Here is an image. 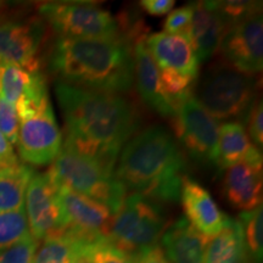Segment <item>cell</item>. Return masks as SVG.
<instances>
[{"mask_svg": "<svg viewBox=\"0 0 263 263\" xmlns=\"http://www.w3.org/2000/svg\"><path fill=\"white\" fill-rule=\"evenodd\" d=\"M65 118L64 145L115 170L118 155L140 126V115L124 94L57 83Z\"/></svg>", "mask_w": 263, "mask_h": 263, "instance_id": "1", "label": "cell"}, {"mask_svg": "<svg viewBox=\"0 0 263 263\" xmlns=\"http://www.w3.org/2000/svg\"><path fill=\"white\" fill-rule=\"evenodd\" d=\"M143 32L112 38H64L52 43L48 68L58 83L84 89L124 94L134 84L133 43Z\"/></svg>", "mask_w": 263, "mask_h": 263, "instance_id": "2", "label": "cell"}, {"mask_svg": "<svg viewBox=\"0 0 263 263\" xmlns=\"http://www.w3.org/2000/svg\"><path fill=\"white\" fill-rule=\"evenodd\" d=\"M188 162L172 132L151 126L139 132L118 155L115 176L126 192L156 202L179 200Z\"/></svg>", "mask_w": 263, "mask_h": 263, "instance_id": "3", "label": "cell"}, {"mask_svg": "<svg viewBox=\"0 0 263 263\" xmlns=\"http://www.w3.org/2000/svg\"><path fill=\"white\" fill-rule=\"evenodd\" d=\"M58 186H65L103 203L114 215L122 205L126 189L115 176V170L62 144L48 171Z\"/></svg>", "mask_w": 263, "mask_h": 263, "instance_id": "4", "label": "cell"}, {"mask_svg": "<svg viewBox=\"0 0 263 263\" xmlns=\"http://www.w3.org/2000/svg\"><path fill=\"white\" fill-rule=\"evenodd\" d=\"M257 88L255 76L240 72L222 61L207 68L194 97L216 121H228L245 117L257 98Z\"/></svg>", "mask_w": 263, "mask_h": 263, "instance_id": "5", "label": "cell"}, {"mask_svg": "<svg viewBox=\"0 0 263 263\" xmlns=\"http://www.w3.org/2000/svg\"><path fill=\"white\" fill-rule=\"evenodd\" d=\"M167 227L168 222L160 202L140 194H127L112 217L107 240L117 249L134 256L160 245Z\"/></svg>", "mask_w": 263, "mask_h": 263, "instance_id": "6", "label": "cell"}, {"mask_svg": "<svg viewBox=\"0 0 263 263\" xmlns=\"http://www.w3.org/2000/svg\"><path fill=\"white\" fill-rule=\"evenodd\" d=\"M38 14L59 37L112 38L126 33L117 17L91 2L44 3Z\"/></svg>", "mask_w": 263, "mask_h": 263, "instance_id": "7", "label": "cell"}, {"mask_svg": "<svg viewBox=\"0 0 263 263\" xmlns=\"http://www.w3.org/2000/svg\"><path fill=\"white\" fill-rule=\"evenodd\" d=\"M173 136L195 162L217 166L219 126L197 99L190 95L174 107Z\"/></svg>", "mask_w": 263, "mask_h": 263, "instance_id": "8", "label": "cell"}, {"mask_svg": "<svg viewBox=\"0 0 263 263\" xmlns=\"http://www.w3.org/2000/svg\"><path fill=\"white\" fill-rule=\"evenodd\" d=\"M219 51L230 67L248 74H256L263 67L262 6L229 25Z\"/></svg>", "mask_w": 263, "mask_h": 263, "instance_id": "9", "label": "cell"}, {"mask_svg": "<svg viewBox=\"0 0 263 263\" xmlns=\"http://www.w3.org/2000/svg\"><path fill=\"white\" fill-rule=\"evenodd\" d=\"M62 133L55 118L51 103L37 112L20 120L17 151L22 161L33 166L52 163L60 153Z\"/></svg>", "mask_w": 263, "mask_h": 263, "instance_id": "10", "label": "cell"}, {"mask_svg": "<svg viewBox=\"0 0 263 263\" xmlns=\"http://www.w3.org/2000/svg\"><path fill=\"white\" fill-rule=\"evenodd\" d=\"M45 22L39 17L9 18L0 15V59L29 72L41 71Z\"/></svg>", "mask_w": 263, "mask_h": 263, "instance_id": "11", "label": "cell"}, {"mask_svg": "<svg viewBox=\"0 0 263 263\" xmlns=\"http://www.w3.org/2000/svg\"><path fill=\"white\" fill-rule=\"evenodd\" d=\"M25 211L29 233L37 241L66 230L59 186L48 172L32 176L26 190Z\"/></svg>", "mask_w": 263, "mask_h": 263, "instance_id": "12", "label": "cell"}, {"mask_svg": "<svg viewBox=\"0 0 263 263\" xmlns=\"http://www.w3.org/2000/svg\"><path fill=\"white\" fill-rule=\"evenodd\" d=\"M59 196L66 221L65 232L88 244L107 239L114 217L108 207L65 186H59Z\"/></svg>", "mask_w": 263, "mask_h": 263, "instance_id": "13", "label": "cell"}, {"mask_svg": "<svg viewBox=\"0 0 263 263\" xmlns=\"http://www.w3.org/2000/svg\"><path fill=\"white\" fill-rule=\"evenodd\" d=\"M229 25L217 2L193 3V18L185 37L189 39L199 64L210 60L219 50Z\"/></svg>", "mask_w": 263, "mask_h": 263, "instance_id": "14", "label": "cell"}, {"mask_svg": "<svg viewBox=\"0 0 263 263\" xmlns=\"http://www.w3.org/2000/svg\"><path fill=\"white\" fill-rule=\"evenodd\" d=\"M179 200L186 221L207 239L218 234L228 221L211 194L188 176L183 179Z\"/></svg>", "mask_w": 263, "mask_h": 263, "instance_id": "15", "label": "cell"}, {"mask_svg": "<svg viewBox=\"0 0 263 263\" xmlns=\"http://www.w3.org/2000/svg\"><path fill=\"white\" fill-rule=\"evenodd\" d=\"M145 44L159 70L172 71L196 80L199 77V62L184 34L157 32L146 35Z\"/></svg>", "mask_w": 263, "mask_h": 263, "instance_id": "16", "label": "cell"}, {"mask_svg": "<svg viewBox=\"0 0 263 263\" xmlns=\"http://www.w3.org/2000/svg\"><path fill=\"white\" fill-rule=\"evenodd\" d=\"M223 194L229 205L241 212L262 206V162L242 161L226 168Z\"/></svg>", "mask_w": 263, "mask_h": 263, "instance_id": "17", "label": "cell"}, {"mask_svg": "<svg viewBox=\"0 0 263 263\" xmlns=\"http://www.w3.org/2000/svg\"><path fill=\"white\" fill-rule=\"evenodd\" d=\"M145 38L146 34L141 32L133 43L134 82L137 83L138 93L151 110L162 117L172 118L174 107L164 97L161 87L160 70L147 50Z\"/></svg>", "mask_w": 263, "mask_h": 263, "instance_id": "18", "label": "cell"}, {"mask_svg": "<svg viewBox=\"0 0 263 263\" xmlns=\"http://www.w3.org/2000/svg\"><path fill=\"white\" fill-rule=\"evenodd\" d=\"M0 98L14 106H39L49 100L44 74L41 71L29 72L0 59Z\"/></svg>", "mask_w": 263, "mask_h": 263, "instance_id": "19", "label": "cell"}, {"mask_svg": "<svg viewBox=\"0 0 263 263\" xmlns=\"http://www.w3.org/2000/svg\"><path fill=\"white\" fill-rule=\"evenodd\" d=\"M209 240L185 217H179L164 230L160 246L171 263H205Z\"/></svg>", "mask_w": 263, "mask_h": 263, "instance_id": "20", "label": "cell"}, {"mask_svg": "<svg viewBox=\"0 0 263 263\" xmlns=\"http://www.w3.org/2000/svg\"><path fill=\"white\" fill-rule=\"evenodd\" d=\"M242 161L262 162L261 150L254 145L242 122H224L219 127L217 166L226 170Z\"/></svg>", "mask_w": 263, "mask_h": 263, "instance_id": "21", "label": "cell"}, {"mask_svg": "<svg viewBox=\"0 0 263 263\" xmlns=\"http://www.w3.org/2000/svg\"><path fill=\"white\" fill-rule=\"evenodd\" d=\"M205 263H252L239 219L228 218L221 232L209 240Z\"/></svg>", "mask_w": 263, "mask_h": 263, "instance_id": "22", "label": "cell"}, {"mask_svg": "<svg viewBox=\"0 0 263 263\" xmlns=\"http://www.w3.org/2000/svg\"><path fill=\"white\" fill-rule=\"evenodd\" d=\"M34 171L27 164L0 168V212H14L25 207V196Z\"/></svg>", "mask_w": 263, "mask_h": 263, "instance_id": "23", "label": "cell"}, {"mask_svg": "<svg viewBox=\"0 0 263 263\" xmlns=\"http://www.w3.org/2000/svg\"><path fill=\"white\" fill-rule=\"evenodd\" d=\"M88 242L68 232L57 233L43 239L33 263H74L83 257Z\"/></svg>", "mask_w": 263, "mask_h": 263, "instance_id": "24", "label": "cell"}, {"mask_svg": "<svg viewBox=\"0 0 263 263\" xmlns=\"http://www.w3.org/2000/svg\"><path fill=\"white\" fill-rule=\"evenodd\" d=\"M241 224L242 236L252 263H262L263 258V211L262 206L238 217Z\"/></svg>", "mask_w": 263, "mask_h": 263, "instance_id": "25", "label": "cell"}, {"mask_svg": "<svg viewBox=\"0 0 263 263\" xmlns=\"http://www.w3.org/2000/svg\"><path fill=\"white\" fill-rule=\"evenodd\" d=\"M31 235L25 207L14 212H0V249Z\"/></svg>", "mask_w": 263, "mask_h": 263, "instance_id": "26", "label": "cell"}, {"mask_svg": "<svg viewBox=\"0 0 263 263\" xmlns=\"http://www.w3.org/2000/svg\"><path fill=\"white\" fill-rule=\"evenodd\" d=\"M83 257L89 263H134L130 255L117 249L107 239L88 244L84 248Z\"/></svg>", "mask_w": 263, "mask_h": 263, "instance_id": "27", "label": "cell"}, {"mask_svg": "<svg viewBox=\"0 0 263 263\" xmlns=\"http://www.w3.org/2000/svg\"><path fill=\"white\" fill-rule=\"evenodd\" d=\"M39 241L32 235L0 249V263H33Z\"/></svg>", "mask_w": 263, "mask_h": 263, "instance_id": "28", "label": "cell"}, {"mask_svg": "<svg viewBox=\"0 0 263 263\" xmlns=\"http://www.w3.org/2000/svg\"><path fill=\"white\" fill-rule=\"evenodd\" d=\"M18 130L20 120L16 107L0 98V132L11 145H16Z\"/></svg>", "mask_w": 263, "mask_h": 263, "instance_id": "29", "label": "cell"}, {"mask_svg": "<svg viewBox=\"0 0 263 263\" xmlns=\"http://www.w3.org/2000/svg\"><path fill=\"white\" fill-rule=\"evenodd\" d=\"M246 132L256 147L261 149L263 145V105L261 99L256 98L250 106L248 114L245 115Z\"/></svg>", "mask_w": 263, "mask_h": 263, "instance_id": "30", "label": "cell"}, {"mask_svg": "<svg viewBox=\"0 0 263 263\" xmlns=\"http://www.w3.org/2000/svg\"><path fill=\"white\" fill-rule=\"evenodd\" d=\"M193 18V4H186L185 6L178 8L171 11L167 18L164 20L163 28L166 33L172 34H186L190 22Z\"/></svg>", "mask_w": 263, "mask_h": 263, "instance_id": "31", "label": "cell"}, {"mask_svg": "<svg viewBox=\"0 0 263 263\" xmlns=\"http://www.w3.org/2000/svg\"><path fill=\"white\" fill-rule=\"evenodd\" d=\"M174 5H176L174 0H143L140 2V6L144 9V11L153 16L170 14Z\"/></svg>", "mask_w": 263, "mask_h": 263, "instance_id": "32", "label": "cell"}, {"mask_svg": "<svg viewBox=\"0 0 263 263\" xmlns=\"http://www.w3.org/2000/svg\"><path fill=\"white\" fill-rule=\"evenodd\" d=\"M132 257L134 259V263H171L164 256L160 245L143 250Z\"/></svg>", "mask_w": 263, "mask_h": 263, "instance_id": "33", "label": "cell"}, {"mask_svg": "<svg viewBox=\"0 0 263 263\" xmlns=\"http://www.w3.org/2000/svg\"><path fill=\"white\" fill-rule=\"evenodd\" d=\"M16 164H18V161L12 145L0 132V168L12 167Z\"/></svg>", "mask_w": 263, "mask_h": 263, "instance_id": "34", "label": "cell"}, {"mask_svg": "<svg viewBox=\"0 0 263 263\" xmlns=\"http://www.w3.org/2000/svg\"><path fill=\"white\" fill-rule=\"evenodd\" d=\"M74 263H89V262H88L84 257H82V258H80L77 262H74Z\"/></svg>", "mask_w": 263, "mask_h": 263, "instance_id": "35", "label": "cell"}]
</instances>
